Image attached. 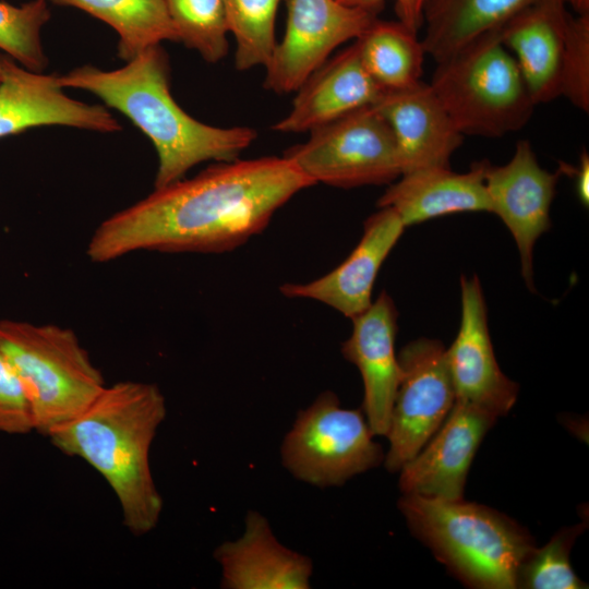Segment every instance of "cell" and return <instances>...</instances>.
<instances>
[{
  "label": "cell",
  "instance_id": "obj_13",
  "mask_svg": "<svg viewBox=\"0 0 589 589\" xmlns=\"http://www.w3.org/2000/svg\"><path fill=\"white\" fill-rule=\"evenodd\" d=\"M58 75L31 71L3 56L0 80V139L47 125L112 133L121 124L104 105L87 104L63 92Z\"/></svg>",
  "mask_w": 589,
  "mask_h": 589
},
{
  "label": "cell",
  "instance_id": "obj_9",
  "mask_svg": "<svg viewBox=\"0 0 589 589\" xmlns=\"http://www.w3.org/2000/svg\"><path fill=\"white\" fill-rule=\"evenodd\" d=\"M400 378L385 437L384 465L397 472L442 425L455 404L446 349L440 340L418 338L397 354Z\"/></svg>",
  "mask_w": 589,
  "mask_h": 589
},
{
  "label": "cell",
  "instance_id": "obj_7",
  "mask_svg": "<svg viewBox=\"0 0 589 589\" xmlns=\"http://www.w3.org/2000/svg\"><path fill=\"white\" fill-rule=\"evenodd\" d=\"M374 436L361 409L341 407L338 396L326 390L298 412L280 446L281 462L299 481L339 486L384 461Z\"/></svg>",
  "mask_w": 589,
  "mask_h": 589
},
{
  "label": "cell",
  "instance_id": "obj_15",
  "mask_svg": "<svg viewBox=\"0 0 589 589\" xmlns=\"http://www.w3.org/2000/svg\"><path fill=\"white\" fill-rule=\"evenodd\" d=\"M405 228L394 209L378 207L365 220L360 241L341 264L310 283L284 284L280 292L288 298L320 301L352 320L372 304L378 271Z\"/></svg>",
  "mask_w": 589,
  "mask_h": 589
},
{
  "label": "cell",
  "instance_id": "obj_24",
  "mask_svg": "<svg viewBox=\"0 0 589 589\" xmlns=\"http://www.w3.org/2000/svg\"><path fill=\"white\" fill-rule=\"evenodd\" d=\"M354 40L365 70L383 91L404 89L421 81L424 47L418 34L399 21L377 17Z\"/></svg>",
  "mask_w": 589,
  "mask_h": 589
},
{
  "label": "cell",
  "instance_id": "obj_12",
  "mask_svg": "<svg viewBox=\"0 0 589 589\" xmlns=\"http://www.w3.org/2000/svg\"><path fill=\"white\" fill-rule=\"evenodd\" d=\"M459 329L446 349L455 401L470 405L496 418L515 405L518 385L500 369L488 326L486 304L479 278H460Z\"/></svg>",
  "mask_w": 589,
  "mask_h": 589
},
{
  "label": "cell",
  "instance_id": "obj_20",
  "mask_svg": "<svg viewBox=\"0 0 589 589\" xmlns=\"http://www.w3.org/2000/svg\"><path fill=\"white\" fill-rule=\"evenodd\" d=\"M569 12L563 0H537L500 28L534 105L561 96V72Z\"/></svg>",
  "mask_w": 589,
  "mask_h": 589
},
{
  "label": "cell",
  "instance_id": "obj_26",
  "mask_svg": "<svg viewBox=\"0 0 589 589\" xmlns=\"http://www.w3.org/2000/svg\"><path fill=\"white\" fill-rule=\"evenodd\" d=\"M179 41L209 63L229 50L228 25L223 0H164Z\"/></svg>",
  "mask_w": 589,
  "mask_h": 589
},
{
  "label": "cell",
  "instance_id": "obj_4",
  "mask_svg": "<svg viewBox=\"0 0 589 589\" xmlns=\"http://www.w3.org/2000/svg\"><path fill=\"white\" fill-rule=\"evenodd\" d=\"M398 507L411 532L462 582L480 589L517 588L531 536L497 510L460 500L402 494Z\"/></svg>",
  "mask_w": 589,
  "mask_h": 589
},
{
  "label": "cell",
  "instance_id": "obj_5",
  "mask_svg": "<svg viewBox=\"0 0 589 589\" xmlns=\"http://www.w3.org/2000/svg\"><path fill=\"white\" fill-rule=\"evenodd\" d=\"M0 351L21 380L35 431L44 436L77 418L106 387L71 328L3 318Z\"/></svg>",
  "mask_w": 589,
  "mask_h": 589
},
{
  "label": "cell",
  "instance_id": "obj_17",
  "mask_svg": "<svg viewBox=\"0 0 589 589\" xmlns=\"http://www.w3.org/2000/svg\"><path fill=\"white\" fill-rule=\"evenodd\" d=\"M373 106L390 127L401 175L426 167H449L464 135L429 83L419 81L404 89L384 91Z\"/></svg>",
  "mask_w": 589,
  "mask_h": 589
},
{
  "label": "cell",
  "instance_id": "obj_31",
  "mask_svg": "<svg viewBox=\"0 0 589 589\" xmlns=\"http://www.w3.org/2000/svg\"><path fill=\"white\" fill-rule=\"evenodd\" d=\"M353 8L382 11L385 0H337ZM398 21L418 34L423 24V8L426 0H394Z\"/></svg>",
  "mask_w": 589,
  "mask_h": 589
},
{
  "label": "cell",
  "instance_id": "obj_8",
  "mask_svg": "<svg viewBox=\"0 0 589 589\" xmlns=\"http://www.w3.org/2000/svg\"><path fill=\"white\" fill-rule=\"evenodd\" d=\"M284 157L313 182L351 189L390 184L400 175L390 127L374 106L349 112L312 130Z\"/></svg>",
  "mask_w": 589,
  "mask_h": 589
},
{
  "label": "cell",
  "instance_id": "obj_34",
  "mask_svg": "<svg viewBox=\"0 0 589 589\" xmlns=\"http://www.w3.org/2000/svg\"><path fill=\"white\" fill-rule=\"evenodd\" d=\"M2 59H3V56H1L0 53V80H1V74H2Z\"/></svg>",
  "mask_w": 589,
  "mask_h": 589
},
{
  "label": "cell",
  "instance_id": "obj_1",
  "mask_svg": "<svg viewBox=\"0 0 589 589\" xmlns=\"http://www.w3.org/2000/svg\"><path fill=\"white\" fill-rule=\"evenodd\" d=\"M312 185L284 156L215 163L104 219L86 254L93 263H107L139 251L228 252L262 232L284 204Z\"/></svg>",
  "mask_w": 589,
  "mask_h": 589
},
{
  "label": "cell",
  "instance_id": "obj_32",
  "mask_svg": "<svg viewBox=\"0 0 589 589\" xmlns=\"http://www.w3.org/2000/svg\"><path fill=\"white\" fill-rule=\"evenodd\" d=\"M561 175H568L574 179L575 190L579 202L588 207L589 205V155L584 149L579 157L577 167L561 163L558 167Z\"/></svg>",
  "mask_w": 589,
  "mask_h": 589
},
{
  "label": "cell",
  "instance_id": "obj_14",
  "mask_svg": "<svg viewBox=\"0 0 589 589\" xmlns=\"http://www.w3.org/2000/svg\"><path fill=\"white\" fill-rule=\"evenodd\" d=\"M496 417L455 401L442 425L400 468L402 494L460 500L473 456Z\"/></svg>",
  "mask_w": 589,
  "mask_h": 589
},
{
  "label": "cell",
  "instance_id": "obj_6",
  "mask_svg": "<svg viewBox=\"0 0 589 589\" xmlns=\"http://www.w3.org/2000/svg\"><path fill=\"white\" fill-rule=\"evenodd\" d=\"M436 64L429 84L464 136L500 137L531 118L536 105L500 28Z\"/></svg>",
  "mask_w": 589,
  "mask_h": 589
},
{
  "label": "cell",
  "instance_id": "obj_19",
  "mask_svg": "<svg viewBox=\"0 0 589 589\" xmlns=\"http://www.w3.org/2000/svg\"><path fill=\"white\" fill-rule=\"evenodd\" d=\"M296 92L289 113L273 125L277 132H311L375 105L384 91L365 70L354 40L315 70Z\"/></svg>",
  "mask_w": 589,
  "mask_h": 589
},
{
  "label": "cell",
  "instance_id": "obj_10",
  "mask_svg": "<svg viewBox=\"0 0 589 589\" xmlns=\"http://www.w3.org/2000/svg\"><path fill=\"white\" fill-rule=\"evenodd\" d=\"M287 11L284 37L265 65L264 87L276 94L296 92L334 49L357 39L381 12L337 0H288Z\"/></svg>",
  "mask_w": 589,
  "mask_h": 589
},
{
  "label": "cell",
  "instance_id": "obj_25",
  "mask_svg": "<svg viewBox=\"0 0 589 589\" xmlns=\"http://www.w3.org/2000/svg\"><path fill=\"white\" fill-rule=\"evenodd\" d=\"M280 0H223L228 31L236 39L235 65L265 67L277 44L275 21Z\"/></svg>",
  "mask_w": 589,
  "mask_h": 589
},
{
  "label": "cell",
  "instance_id": "obj_33",
  "mask_svg": "<svg viewBox=\"0 0 589 589\" xmlns=\"http://www.w3.org/2000/svg\"><path fill=\"white\" fill-rule=\"evenodd\" d=\"M566 5H569L576 14L589 13V0H563Z\"/></svg>",
  "mask_w": 589,
  "mask_h": 589
},
{
  "label": "cell",
  "instance_id": "obj_30",
  "mask_svg": "<svg viewBox=\"0 0 589 589\" xmlns=\"http://www.w3.org/2000/svg\"><path fill=\"white\" fill-rule=\"evenodd\" d=\"M35 431L33 411L17 374L0 351V433L24 435Z\"/></svg>",
  "mask_w": 589,
  "mask_h": 589
},
{
  "label": "cell",
  "instance_id": "obj_23",
  "mask_svg": "<svg viewBox=\"0 0 589 589\" xmlns=\"http://www.w3.org/2000/svg\"><path fill=\"white\" fill-rule=\"evenodd\" d=\"M80 9L118 35V57L130 61L161 41H179L164 0H46Z\"/></svg>",
  "mask_w": 589,
  "mask_h": 589
},
{
  "label": "cell",
  "instance_id": "obj_29",
  "mask_svg": "<svg viewBox=\"0 0 589 589\" xmlns=\"http://www.w3.org/2000/svg\"><path fill=\"white\" fill-rule=\"evenodd\" d=\"M561 96L589 111V13H569L561 72Z\"/></svg>",
  "mask_w": 589,
  "mask_h": 589
},
{
  "label": "cell",
  "instance_id": "obj_22",
  "mask_svg": "<svg viewBox=\"0 0 589 589\" xmlns=\"http://www.w3.org/2000/svg\"><path fill=\"white\" fill-rule=\"evenodd\" d=\"M537 0H426L423 8L425 53L445 60L477 37L501 28Z\"/></svg>",
  "mask_w": 589,
  "mask_h": 589
},
{
  "label": "cell",
  "instance_id": "obj_3",
  "mask_svg": "<svg viewBox=\"0 0 589 589\" xmlns=\"http://www.w3.org/2000/svg\"><path fill=\"white\" fill-rule=\"evenodd\" d=\"M166 414V399L156 384L122 381L106 385L77 418L46 436L61 453L83 459L106 480L123 525L134 536L153 531L163 513L149 454Z\"/></svg>",
  "mask_w": 589,
  "mask_h": 589
},
{
  "label": "cell",
  "instance_id": "obj_11",
  "mask_svg": "<svg viewBox=\"0 0 589 589\" xmlns=\"http://www.w3.org/2000/svg\"><path fill=\"white\" fill-rule=\"evenodd\" d=\"M558 169L542 168L530 142H517L510 160L484 167V183L496 214L510 231L520 255L521 275L526 286H533V248L538 238L551 227L550 211L561 177Z\"/></svg>",
  "mask_w": 589,
  "mask_h": 589
},
{
  "label": "cell",
  "instance_id": "obj_18",
  "mask_svg": "<svg viewBox=\"0 0 589 589\" xmlns=\"http://www.w3.org/2000/svg\"><path fill=\"white\" fill-rule=\"evenodd\" d=\"M214 558L220 567L223 589L311 587L312 560L279 542L267 518L253 509L245 516L243 533L219 544Z\"/></svg>",
  "mask_w": 589,
  "mask_h": 589
},
{
  "label": "cell",
  "instance_id": "obj_16",
  "mask_svg": "<svg viewBox=\"0 0 589 589\" xmlns=\"http://www.w3.org/2000/svg\"><path fill=\"white\" fill-rule=\"evenodd\" d=\"M398 311L382 291L370 308L353 317L352 332L341 353L353 363L363 382L362 411L376 436H386L400 366L395 351Z\"/></svg>",
  "mask_w": 589,
  "mask_h": 589
},
{
  "label": "cell",
  "instance_id": "obj_27",
  "mask_svg": "<svg viewBox=\"0 0 589 589\" xmlns=\"http://www.w3.org/2000/svg\"><path fill=\"white\" fill-rule=\"evenodd\" d=\"M46 0L21 5L0 1V50L22 67L43 72L48 65L41 31L51 17Z\"/></svg>",
  "mask_w": 589,
  "mask_h": 589
},
{
  "label": "cell",
  "instance_id": "obj_2",
  "mask_svg": "<svg viewBox=\"0 0 589 589\" xmlns=\"http://www.w3.org/2000/svg\"><path fill=\"white\" fill-rule=\"evenodd\" d=\"M58 81L63 88L94 94L151 140L158 156L154 188L183 179L203 161L238 159L257 137L249 127H213L188 115L171 95L169 58L160 45L119 69L85 64L58 75Z\"/></svg>",
  "mask_w": 589,
  "mask_h": 589
},
{
  "label": "cell",
  "instance_id": "obj_21",
  "mask_svg": "<svg viewBox=\"0 0 589 589\" xmlns=\"http://www.w3.org/2000/svg\"><path fill=\"white\" fill-rule=\"evenodd\" d=\"M485 161L473 163L466 172L426 167L402 173L378 199L377 207L394 209L406 227L455 213H491Z\"/></svg>",
  "mask_w": 589,
  "mask_h": 589
},
{
  "label": "cell",
  "instance_id": "obj_28",
  "mask_svg": "<svg viewBox=\"0 0 589 589\" xmlns=\"http://www.w3.org/2000/svg\"><path fill=\"white\" fill-rule=\"evenodd\" d=\"M584 526H573L557 532L543 548H534L525 558L517 575V588L582 589L584 584L569 562V552Z\"/></svg>",
  "mask_w": 589,
  "mask_h": 589
}]
</instances>
